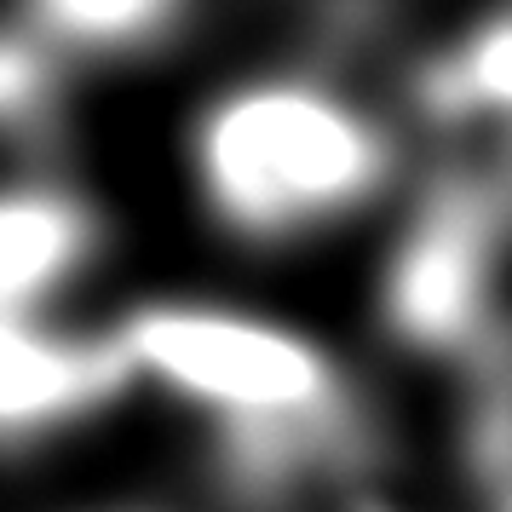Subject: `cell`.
<instances>
[{"label": "cell", "mask_w": 512, "mask_h": 512, "mask_svg": "<svg viewBox=\"0 0 512 512\" xmlns=\"http://www.w3.org/2000/svg\"><path fill=\"white\" fill-rule=\"evenodd\" d=\"M380 121L311 75H248L202 104L190 173L202 208L248 242L323 231L386 185Z\"/></svg>", "instance_id": "1"}, {"label": "cell", "mask_w": 512, "mask_h": 512, "mask_svg": "<svg viewBox=\"0 0 512 512\" xmlns=\"http://www.w3.org/2000/svg\"><path fill=\"white\" fill-rule=\"evenodd\" d=\"M127 369L242 438H282L340 397L328 351L300 328L213 300H150L110 334Z\"/></svg>", "instance_id": "2"}, {"label": "cell", "mask_w": 512, "mask_h": 512, "mask_svg": "<svg viewBox=\"0 0 512 512\" xmlns=\"http://www.w3.org/2000/svg\"><path fill=\"white\" fill-rule=\"evenodd\" d=\"M133 380L110 334H58L41 317H0V443L47 438L104 409Z\"/></svg>", "instance_id": "3"}, {"label": "cell", "mask_w": 512, "mask_h": 512, "mask_svg": "<svg viewBox=\"0 0 512 512\" xmlns=\"http://www.w3.org/2000/svg\"><path fill=\"white\" fill-rule=\"evenodd\" d=\"M98 254V213L58 185H0V317H35Z\"/></svg>", "instance_id": "4"}, {"label": "cell", "mask_w": 512, "mask_h": 512, "mask_svg": "<svg viewBox=\"0 0 512 512\" xmlns=\"http://www.w3.org/2000/svg\"><path fill=\"white\" fill-rule=\"evenodd\" d=\"M484 300V242L472 219H432L392 265V317L420 340H455Z\"/></svg>", "instance_id": "5"}, {"label": "cell", "mask_w": 512, "mask_h": 512, "mask_svg": "<svg viewBox=\"0 0 512 512\" xmlns=\"http://www.w3.org/2000/svg\"><path fill=\"white\" fill-rule=\"evenodd\" d=\"M426 98L438 116L512 121V6L478 18L449 47V58L426 75Z\"/></svg>", "instance_id": "6"}, {"label": "cell", "mask_w": 512, "mask_h": 512, "mask_svg": "<svg viewBox=\"0 0 512 512\" xmlns=\"http://www.w3.org/2000/svg\"><path fill=\"white\" fill-rule=\"evenodd\" d=\"M47 98V64L29 41L0 35V127H18L41 110Z\"/></svg>", "instance_id": "7"}, {"label": "cell", "mask_w": 512, "mask_h": 512, "mask_svg": "<svg viewBox=\"0 0 512 512\" xmlns=\"http://www.w3.org/2000/svg\"><path fill=\"white\" fill-rule=\"evenodd\" d=\"M507 512H512V489H507Z\"/></svg>", "instance_id": "8"}]
</instances>
